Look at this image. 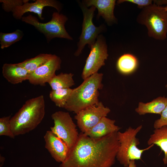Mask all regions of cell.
<instances>
[{
	"instance_id": "6da1fadb",
	"label": "cell",
	"mask_w": 167,
	"mask_h": 167,
	"mask_svg": "<svg viewBox=\"0 0 167 167\" xmlns=\"http://www.w3.org/2000/svg\"><path fill=\"white\" fill-rule=\"evenodd\" d=\"M118 132L99 139L91 138L81 132L59 167H111L119 147Z\"/></svg>"
},
{
	"instance_id": "7a4b0ae2",
	"label": "cell",
	"mask_w": 167,
	"mask_h": 167,
	"mask_svg": "<svg viewBox=\"0 0 167 167\" xmlns=\"http://www.w3.org/2000/svg\"><path fill=\"white\" fill-rule=\"evenodd\" d=\"M45 108L43 95L26 101L10 119L12 131L15 136L24 134L36 128L44 117Z\"/></svg>"
},
{
	"instance_id": "3957f363",
	"label": "cell",
	"mask_w": 167,
	"mask_h": 167,
	"mask_svg": "<svg viewBox=\"0 0 167 167\" xmlns=\"http://www.w3.org/2000/svg\"><path fill=\"white\" fill-rule=\"evenodd\" d=\"M103 74L95 73L73 89L64 108L76 114L86 108L99 102V90L102 88Z\"/></svg>"
},
{
	"instance_id": "277c9868",
	"label": "cell",
	"mask_w": 167,
	"mask_h": 167,
	"mask_svg": "<svg viewBox=\"0 0 167 167\" xmlns=\"http://www.w3.org/2000/svg\"><path fill=\"white\" fill-rule=\"evenodd\" d=\"M136 21L145 26L149 37L161 41L166 38L167 11L164 7L152 3L144 7L138 15Z\"/></svg>"
},
{
	"instance_id": "5b68a950",
	"label": "cell",
	"mask_w": 167,
	"mask_h": 167,
	"mask_svg": "<svg viewBox=\"0 0 167 167\" xmlns=\"http://www.w3.org/2000/svg\"><path fill=\"white\" fill-rule=\"evenodd\" d=\"M142 127V125L136 128L130 126L124 132H117L120 145L116 158L124 167H127L131 161L141 160L143 153L154 145L152 144L143 149L137 147L140 142L136 136Z\"/></svg>"
},
{
	"instance_id": "8992f818",
	"label": "cell",
	"mask_w": 167,
	"mask_h": 167,
	"mask_svg": "<svg viewBox=\"0 0 167 167\" xmlns=\"http://www.w3.org/2000/svg\"><path fill=\"white\" fill-rule=\"evenodd\" d=\"M68 19L65 15L58 12H54L51 19L46 23L40 22L37 18L32 15L23 16L21 20L34 26L38 31L43 33L48 42L55 37L72 40V38L66 31L65 24Z\"/></svg>"
},
{
	"instance_id": "52a82bcc",
	"label": "cell",
	"mask_w": 167,
	"mask_h": 167,
	"mask_svg": "<svg viewBox=\"0 0 167 167\" xmlns=\"http://www.w3.org/2000/svg\"><path fill=\"white\" fill-rule=\"evenodd\" d=\"M79 5L83 13V20L82 32L78 43V48L75 53V56H78L82 53L86 45H88V47L90 48L95 43L100 34L105 28L103 25L97 27L93 23L92 19L96 9L95 7L92 6L88 9L83 2H80Z\"/></svg>"
},
{
	"instance_id": "ba28073f",
	"label": "cell",
	"mask_w": 167,
	"mask_h": 167,
	"mask_svg": "<svg viewBox=\"0 0 167 167\" xmlns=\"http://www.w3.org/2000/svg\"><path fill=\"white\" fill-rule=\"evenodd\" d=\"M51 117L54 125L50 127L51 131L64 141L71 149L77 141L79 134L69 113L58 111L53 113Z\"/></svg>"
},
{
	"instance_id": "9c48e42d",
	"label": "cell",
	"mask_w": 167,
	"mask_h": 167,
	"mask_svg": "<svg viewBox=\"0 0 167 167\" xmlns=\"http://www.w3.org/2000/svg\"><path fill=\"white\" fill-rule=\"evenodd\" d=\"M90 49V53L81 75L84 80L98 72L100 69L105 65V61L109 56L105 39L102 34L98 36Z\"/></svg>"
},
{
	"instance_id": "30bf717a",
	"label": "cell",
	"mask_w": 167,
	"mask_h": 167,
	"mask_svg": "<svg viewBox=\"0 0 167 167\" xmlns=\"http://www.w3.org/2000/svg\"><path fill=\"white\" fill-rule=\"evenodd\" d=\"M110 109L104 106L101 102L80 111L75 116L77 125L81 132L85 133L106 117Z\"/></svg>"
},
{
	"instance_id": "8fae6325",
	"label": "cell",
	"mask_w": 167,
	"mask_h": 167,
	"mask_svg": "<svg viewBox=\"0 0 167 167\" xmlns=\"http://www.w3.org/2000/svg\"><path fill=\"white\" fill-rule=\"evenodd\" d=\"M61 62L60 58L54 54L49 61L30 74L28 80L33 85L45 86L60 69Z\"/></svg>"
},
{
	"instance_id": "7c38bea8",
	"label": "cell",
	"mask_w": 167,
	"mask_h": 167,
	"mask_svg": "<svg viewBox=\"0 0 167 167\" xmlns=\"http://www.w3.org/2000/svg\"><path fill=\"white\" fill-rule=\"evenodd\" d=\"M44 138L45 147L55 160L62 163L66 159L70 151L67 145L51 131H46Z\"/></svg>"
},
{
	"instance_id": "4fadbf2b",
	"label": "cell",
	"mask_w": 167,
	"mask_h": 167,
	"mask_svg": "<svg viewBox=\"0 0 167 167\" xmlns=\"http://www.w3.org/2000/svg\"><path fill=\"white\" fill-rule=\"evenodd\" d=\"M48 6L54 8L59 13L62 9L60 4L56 0H37L33 3L28 2L17 6L12 12L13 16L15 19H20L25 13L32 12L37 14L39 18L42 20L44 19L42 17L43 9Z\"/></svg>"
},
{
	"instance_id": "5bb4252c",
	"label": "cell",
	"mask_w": 167,
	"mask_h": 167,
	"mask_svg": "<svg viewBox=\"0 0 167 167\" xmlns=\"http://www.w3.org/2000/svg\"><path fill=\"white\" fill-rule=\"evenodd\" d=\"M116 2L115 0H85L82 2L87 7L92 6L95 7L98 11L97 18L102 17L109 26L117 22L114 15Z\"/></svg>"
},
{
	"instance_id": "9a60e30c",
	"label": "cell",
	"mask_w": 167,
	"mask_h": 167,
	"mask_svg": "<svg viewBox=\"0 0 167 167\" xmlns=\"http://www.w3.org/2000/svg\"><path fill=\"white\" fill-rule=\"evenodd\" d=\"M115 122V120L104 117L96 125L84 133L91 138L99 139L117 132L121 128L116 125Z\"/></svg>"
},
{
	"instance_id": "2e32d148",
	"label": "cell",
	"mask_w": 167,
	"mask_h": 167,
	"mask_svg": "<svg viewBox=\"0 0 167 167\" xmlns=\"http://www.w3.org/2000/svg\"><path fill=\"white\" fill-rule=\"evenodd\" d=\"M3 77L9 83L17 84L28 80L30 74L17 63H4L2 67Z\"/></svg>"
},
{
	"instance_id": "e0dca14e",
	"label": "cell",
	"mask_w": 167,
	"mask_h": 167,
	"mask_svg": "<svg viewBox=\"0 0 167 167\" xmlns=\"http://www.w3.org/2000/svg\"><path fill=\"white\" fill-rule=\"evenodd\" d=\"M167 106V97L159 96L149 102H139L135 111L140 115L147 113L161 114Z\"/></svg>"
},
{
	"instance_id": "ac0fdd59",
	"label": "cell",
	"mask_w": 167,
	"mask_h": 167,
	"mask_svg": "<svg viewBox=\"0 0 167 167\" xmlns=\"http://www.w3.org/2000/svg\"><path fill=\"white\" fill-rule=\"evenodd\" d=\"M147 144L149 146L156 145L160 148L164 154V163L167 164V126L155 129L153 133L150 135Z\"/></svg>"
},
{
	"instance_id": "d6986e66",
	"label": "cell",
	"mask_w": 167,
	"mask_h": 167,
	"mask_svg": "<svg viewBox=\"0 0 167 167\" xmlns=\"http://www.w3.org/2000/svg\"><path fill=\"white\" fill-rule=\"evenodd\" d=\"M53 55L40 54L33 58L27 59L21 62L17 63V64L24 68L30 74L49 61Z\"/></svg>"
},
{
	"instance_id": "ffe728a7",
	"label": "cell",
	"mask_w": 167,
	"mask_h": 167,
	"mask_svg": "<svg viewBox=\"0 0 167 167\" xmlns=\"http://www.w3.org/2000/svg\"><path fill=\"white\" fill-rule=\"evenodd\" d=\"M72 73H61L56 75L48 82L52 90L70 88L75 85Z\"/></svg>"
},
{
	"instance_id": "44dd1931",
	"label": "cell",
	"mask_w": 167,
	"mask_h": 167,
	"mask_svg": "<svg viewBox=\"0 0 167 167\" xmlns=\"http://www.w3.org/2000/svg\"><path fill=\"white\" fill-rule=\"evenodd\" d=\"M138 61L133 55L124 54L118 59L117 67L118 71L123 74H128L133 72L136 68Z\"/></svg>"
},
{
	"instance_id": "7402d4cb",
	"label": "cell",
	"mask_w": 167,
	"mask_h": 167,
	"mask_svg": "<svg viewBox=\"0 0 167 167\" xmlns=\"http://www.w3.org/2000/svg\"><path fill=\"white\" fill-rule=\"evenodd\" d=\"M72 90L71 88L52 90L50 92L49 96L56 106L64 108Z\"/></svg>"
},
{
	"instance_id": "603a6c76",
	"label": "cell",
	"mask_w": 167,
	"mask_h": 167,
	"mask_svg": "<svg viewBox=\"0 0 167 167\" xmlns=\"http://www.w3.org/2000/svg\"><path fill=\"white\" fill-rule=\"evenodd\" d=\"M24 34L23 32L17 29L11 33H0V44L1 49L7 48L21 40Z\"/></svg>"
},
{
	"instance_id": "cb8c5ba5",
	"label": "cell",
	"mask_w": 167,
	"mask_h": 167,
	"mask_svg": "<svg viewBox=\"0 0 167 167\" xmlns=\"http://www.w3.org/2000/svg\"><path fill=\"white\" fill-rule=\"evenodd\" d=\"M11 118V115H10L0 118V135H4L14 139L15 136L12 130Z\"/></svg>"
},
{
	"instance_id": "d4e9b609",
	"label": "cell",
	"mask_w": 167,
	"mask_h": 167,
	"mask_svg": "<svg viewBox=\"0 0 167 167\" xmlns=\"http://www.w3.org/2000/svg\"><path fill=\"white\" fill-rule=\"evenodd\" d=\"M27 0H0L2 3L3 9L7 12L12 11L18 6L22 5L24 3L28 2Z\"/></svg>"
},
{
	"instance_id": "484cf974",
	"label": "cell",
	"mask_w": 167,
	"mask_h": 167,
	"mask_svg": "<svg viewBox=\"0 0 167 167\" xmlns=\"http://www.w3.org/2000/svg\"><path fill=\"white\" fill-rule=\"evenodd\" d=\"M159 118L156 120L154 122L153 127L157 129L163 126H167V106L160 114Z\"/></svg>"
},
{
	"instance_id": "4316f807",
	"label": "cell",
	"mask_w": 167,
	"mask_h": 167,
	"mask_svg": "<svg viewBox=\"0 0 167 167\" xmlns=\"http://www.w3.org/2000/svg\"><path fill=\"white\" fill-rule=\"evenodd\" d=\"M152 0H119L117 1L118 4L125 2H131L136 4L139 8H143L152 4Z\"/></svg>"
},
{
	"instance_id": "83f0119b",
	"label": "cell",
	"mask_w": 167,
	"mask_h": 167,
	"mask_svg": "<svg viewBox=\"0 0 167 167\" xmlns=\"http://www.w3.org/2000/svg\"><path fill=\"white\" fill-rule=\"evenodd\" d=\"M153 3L157 5L161 6L162 5H166L167 6V0H153Z\"/></svg>"
},
{
	"instance_id": "f1b7e54d",
	"label": "cell",
	"mask_w": 167,
	"mask_h": 167,
	"mask_svg": "<svg viewBox=\"0 0 167 167\" xmlns=\"http://www.w3.org/2000/svg\"><path fill=\"white\" fill-rule=\"evenodd\" d=\"M127 167H137L135 161L133 160L131 161L128 166Z\"/></svg>"
},
{
	"instance_id": "f546056e",
	"label": "cell",
	"mask_w": 167,
	"mask_h": 167,
	"mask_svg": "<svg viewBox=\"0 0 167 167\" xmlns=\"http://www.w3.org/2000/svg\"><path fill=\"white\" fill-rule=\"evenodd\" d=\"M5 160V158L2 155L0 156V167H2L3 165Z\"/></svg>"
},
{
	"instance_id": "4dcf8cb0",
	"label": "cell",
	"mask_w": 167,
	"mask_h": 167,
	"mask_svg": "<svg viewBox=\"0 0 167 167\" xmlns=\"http://www.w3.org/2000/svg\"><path fill=\"white\" fill-rule=\"evenodd\" d=\"M165 9L167 11V6H166L165 7H164Z\"/></svg>"
},
{
	"instance_id": "1f68e13d",
	"label": "cell",
	"mask_w": 167,
	"mask_h": 167,
	"mask_svg": "<svg viewBox=\"0 0 167 167\" xmlns=\"http://www.w3.org/2000/svg\"><path fill=\"white\" fill-rule=\"evenodd\" d=\"M165 88L166 89H167V84L165 85Z\"/></svg>"
}]
</instances>
